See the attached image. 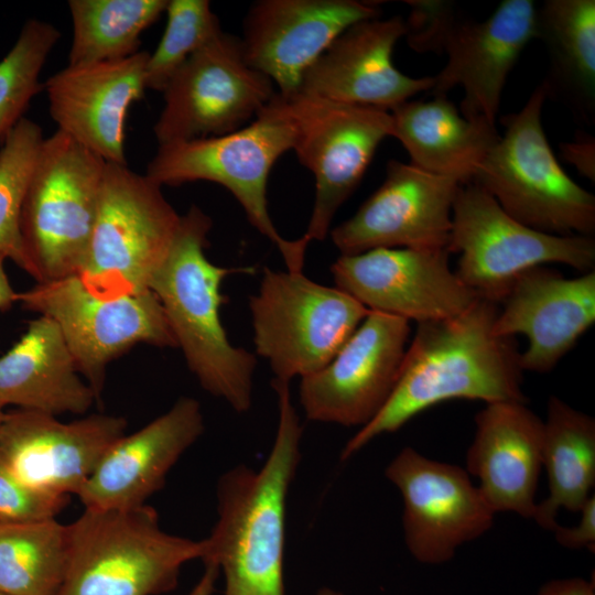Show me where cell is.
Instances as JSON below:
<instances>
[{"label":"cell","mask_w":595,"mask_h":595,"mask_svg":"<svg viewBox=\"0 0 595 595\" xmlns=\"http://www.w3.org/2000/svg\"><path fill=\"white\" fill-rule=\"evenodd\" d=\"M498 310L499 304L479 299L457 316L418 323L390 398L347 441L340 461L447 400L527 402L516 337L494 333Z\"/></svg>","instance_id":"1"},{"label":"cell","mask_w":595,"mask_h":595,"mask_svg":"<svg viewBox=\"0 0 595 595\" xmlns=\"http://www.w3.org/2000/svg\"><path fill=\"white\" fill-rule=\"evenodd\" d=\"M278 424L264 463L236 465L216 484L217 520L204 541L203 563L224 575L225 595H285L286 502L301 461L303 428L290 383L272 380Z\"/></svg>","instance_id":"2"},{"label":"cell","mask_w":595,"mask_h":595,"mask_svg":"<svg viewBox=\"0 0 595 595\" xmlns=\"http://www.w3.org/2000/svg\"><path fill=\"white\" fill-rule=\"evenodd\" d=\"M212 225L199 207H190L149 289L159 299L176 346L201 387L234 411L245 413L252 404L257 359L227 336L220 320V309L227 302L221 284L231 273L252 270L220 267L206 257Z\"/></svg>","instance_id":"3"},{"label":"cell","mask_w":595,"mask_h":595,"mask_svg":"<svg viewBox=\"0 0 595 595\" xmlns=\"http://www.w3.org/2000/svg\"><path fill=\"white\" fill-rule=\"evenodd\" d=\"M68 556L58 595H160L173 591L181 569L201 560L204 541L171 534L148 505L84 509L67 524Z\"/></svg>","instance_id":"4"},{"label":"cell","mask_w":595,"mask_h":595,"mask_svg":"<svg viewBox=\"0 0 595 595\" xmlns=\"http://www.w3.org/2000/svg\"><path fill=\"white\" fill-rule=\"evenodd\" d=\"M294 131L273 97L249 125L232 132L159 145L145 176L161 187L208 181L227 188L252 227L280 251L286 270L302 271L309 241L286 239L268 210L267 182L277 160L292 150Z\"/></svg>","instance_id":"5"},{"label":"cell","mask_w":595,"mask_h":595,"mask_svg":"<svg viewBox=\"0 0 595 595\" xmlns=\"http://www.w3.org/2000/svg\"><path fill=\"white\" fill-rule=\"evenodd\" d=\"M549 86H538L520 111L505 117V133L472 177L513 219L556 236H593L595 196L558 162L543 131Z\"/></svg>","instance_id":"6"},{"label":"cell","mask_w":595,"mask_h":595,"mask_svg":"<svg viewBox=\"0 0 595 595\" xmlns=\"http://www.w3.org/2000/svg\"><path fill=\"white\" fill-rule=\"evenodd\" d=\"M106 163L60 130L44 138L20 217L36 282L78 273L96 221Z\"/></svg>","instance_id":"7"},{"label":"cell","mask_w":595,"mask_h":595,"mask_svg":"<svg viewBox=\"0 0 595 595\" xmlns=\"http://www.w3.org/2000/svg\"><path fill=\"white\" fill-rule=\"evenodd\" d=\"M181 217L160 185L128 165L107 162L96 221L76 275L90 292L105 298L150 290Z\"/></svg>","instance_id":"8"},{"label":"cell","mask_w":595,"mask_h":595,"mask_svg":"<svg viewBox=\"0 0 595 595\" xmlns=\"http://www.w3.org/2000/svg\"><path fill=\"white\" fill-rule=\"evenodd\" d=\"M249 310L257 355L268 361L274 380L289 383L324 368L370 312L302 271L269 268Z\"/></svg>","instance_id":"9"},{"label":"cell","mask_w":595,"mask_h":595,"mask_svg":"<svg viewBox=\"0 0 595 595\" xmlns=\"http://www.w3.org/2000/svg\"><path fill=\"white\" fill-rule=\"evenodd\" d=\"M448 250L459 253L455 270L459 280L480 299L497 304L528 269L547 263L583 273L595 269L592 236H556L529 228L473 182L457 188Z\"/></svg>","instance_id":"10"},{"label":"cell","mask_w":595,"mask_h":595,"mask_svg":"<svg viewBox=\"0 0 595 595\" xmlns=\"http://www.w3.org/2000/svg\"><path fill=\"white\" fill-rule=\"evenodd\" d=\"M18 302L56 324L97 399L109 363L137 344L177 348L163 307L151 290L105 298L90 292L74 274L37 282L19 293Z\"/></svg>","instance_id":"11"},{"label":"cell","mask_w":595,"mask_h":595,"mask_svg":"<svg viewBox=\"0 0 595 595\" xmlns=\"http://www.w3.org/2000/svg\"><path fill=\"white\" fill-rule=\"evenodd\" d=\"M274 101L294 131L292 150L315 180L311 218L303 237L323 240L338 208L360 183L381 141L392 136L390 111L295 91Z\"/></svg>","instance_id":"12"},{"label":"cell","mask_w":595,"mask_h":595,"mask_svg":"<svg viewBox=\"0 0 595 595\" xmlns=\"http://www.w3.org/2000/svg\"><path fill=\"white\" fill-rule=\"evenodd\" d=\"M162 93L153 126L159 145L232 132L275 94L271 79L245 61L240 39L225 32L191 55Z\"/></svg>","instance_id":"13"},{"label":"cell","mask_w":595,"mask_h":595,"mask_svg":"<svg viewBox=\"0 0 595 595\" xmlns=\"http://www.w3.org/2000/svg\"><path fill=\"white\" fill-rule=\"evenodd\" d=\"M410 332L409 321L370 311L324 368L301 378L305 416L359 429L369 423L396 387Z\"/></svg>","instance_id":"14"},{"label":"cell","mask_w":595,"mask_h":595,"mask_svg":"<svg viewBox=\"0 0 595 595\" xmlns=\"http://www.w3.org/2000/svg\"><path fill=\"white\" fill-rule=\"evenodd\" d=\"M385 476L400 491L407 549L423 564L450 561L458 547L487 532L495 512L465 468L403 447Z\"/></svg>","instance_id":"15"},{"label":"cell","mask_w":595,"mask_h":595,"mask_svg":"<svg viewBox=\"0 0 595 595\" xmlns=\"http://www.w3.org/2000/svg\"><path fill=\"white\" fill-rule=\"evenodd\" d=\"M447 249L377 248L340 255L331 268L336 288L366 309L415 321L457 316L480 298L448 264Z\"/></svg>","instance_id":"16"},{"label":"cell","mask_w":595,"mask_h":595,"mask_svg":"<svg viewBox=\"0 0 595 595\" xmlns=\"http://www.w3.org/2000/svg\"><path fill=\"white\" fill-rule=\"evenodd\" d=\"M462 183L390 160L382 184L350 218L331 229L332 241L342 255L377 248L448 250L452 206Z\"/></svg>","instance_id":"17"},{"label":"cell","mask_w":595,"mask_h":595,"mask_svg":"<svg viewBox=\"0 0 595 595\" xmlns=\"http://www.w3.org/2000/svg\"><path fill=\"white\" fill-rule=\"evenodd\" d=\"M126 428V419L116 415L96 413L62 422L52 414L19 409L4 414L0 454L29 487L77 496Z\"/></svg>","instance_id":"18"},{"label":"cell","mask_w":595,"mask_h":595,"mask_svg":"<svg viewBox=\"0 0 595 595\" xmlns=\"http://www.w3.org/2000/svg\"><path fill=\"white\" fill-rule=\"evenodd\" d=\"M379 14V4L370 1H256L244 21V58L269 77L280 95H290L299 90L306 69L339 34Z\"/></svg>","instance_id":"19"},{"label":"cell","mask_w":595,"mask_h":595,"mask_svg":"<svg viewBox=\"0 0 595 595\" xmlns=\"http://www.w3.org/2000/svg\"><path fill=\"white\" fill-rule=\"evenodd\" d=\"M150 53L121 60L69 65L43 84L57 130L106 162L128 165L125 126L129 109L143 98Z\"/></svg>","instance_id":"20"},{"label":"cell","mask_w":595,"mask_h":595,"mask_svg":"<svg viewBox=\"0 0 595 595\" xmlns=\"http://www.w3.org/2000/svg\"><path fill=\"white\" fill-rule=\"evenodd\" d=\"M594 322L595 270L566 278L539 266L516 278L499 303L493 328L498 336L524 335L521 369L548 372Z\"/></svg>","instance_id":"21"},{"label":"cell","mask_w":595,"mask_h":595,"mask_svg":"<svg viewBox=\"0 0 595 595\" xmlns=\"http://www.w3.org/2000/svg\"><path fill=\"white\" fill-rule=\"evenodd\" d=\"M404 33L401 17L353 24L306 69L298 91L387 111L430 91L434 76L410 77L392 62L393 47Z\"/></svg>","instance_id":"22"},{"label":"cell","mask_w":595,"mask_h":595,"mask_svg":"<svg viewBox=\"0 0 595 595\" xmlns=\"http://www.w3.org/2000/svg\"><path fill=\"white\" fill-rule=\"evenodd\" d=\"M205 430L201 403L181 397L140 430L121 436L77 495L85 509L126 510L147 505Z\"/></svg>","instance_id":"23"},{"label":"cell","mask_w":595,"mask_h":595,"mask_svg":"<svg viewBox=\"0 0 595 595\" xmlns=\"http://www.w3.org/2000/svg\"><path fill=\"white\" fill-rule=\"evenodd\" d=\"M537 8L531 0H504L484 21L462 20L434 76L432 96L461 86V113L496 127L502 90L526 45L536 37Z\"/></svg>","instance_id":"24"},{"label":"cell","mask_w":595,"mask_h":595,"mask_svg":"<svg viewBox=\"0 0 595 595\" xmlns=\"http://www.w3.org/2000/svg\"><path fill=\"white\" fill-rule=\"evenodd\" d=\"M543 421L527 402L497 401L475 415L466 472L490 509L532 519L542 469Z\"/></svg>","instance_id":"25"},{"label":"cell","mask_w":595,"mask_h":595,"mask_svg":"<svg viewBox=\"0 0 595 595\" xmlns=\"http://www.w3.org/2000/svg\"><path fill=\"white\" fill-rule=\"evenodd\" d=\"M97 400L56 324L39 316L0 357V405L52 415L84 414Z\"/></svg>","instance_id":"26"},{"label":"cell","mask_w":595,"mask_h":595,"mask_svg":"<svg viewBox=\"0 0 595 595\" xmlns=\"http://www.w3.org/2000/svg\"><path fill=\"white\" fill-rule=\"evenodd\" d=\"M390 113L391 137L408 151L410 163L463 183L472 181L500 137L495 126L466 119L445 95L407 100Z\"/></svg>","instance_id":"27"},{"label":"cell","mask_w":595,"mask_h":595,"mask_svg":"<svg viewBox=\"0 0 595 595\" xmlns=\"http://www.w3.org/2000/svg\"><path fill=\"white\" fill-rule=\"evenodd\" d=\"M542 467L549 495L532 519L553 531L559 510L580 512L595 485V420L555 396L548 400L543 421Z\"/></svg>","instance_id":"28"},{"label":"cell","mask_w":595,"mask_h":595,"mask_svg":"<svg viewBox=\"0 0 595 595\" xmlns=\"http://www.w3.org/2000/svg\"><path fill=\"white\" fill-rule=\"evenodd\" d=\"M536 37L544 43L552 64L545 84H555L587 116L595 104V1H544L537 9Z\"/></svg>","instance_id":"29"},{"label":"cell","mask_w":595,"mask_h":595,"mask_svg":"<svg viewBox=\"0 0 595 595\" xmlns=\"http://www.w3.org/2000/svg\"><path fill=\"white\" fill-rule=\"evenodd\" d=\"M73 24L68 64L129 57L140 35L165 11L167 0H69Z\"/></svg>","instance_id":"30"},{"label":"cell","mask_w":595,"mask_h":595,"mask_svg":"<svg viewBox=\"0 0 595 595\" xmlns=\"http://www.w3.org/2000/svg\"><path fill=\"white\" fill-rule=\"evenodd\" d=\"M67 556V524L56 518L0 523V592L58 595Z\"/></svg>","instance_id":"31"},{"label":"cell","mask_w":595,"mask_h":595,"mask_svg":"<svg viewBox=\"0 0 595 595\" xmlns=\"http://www.w3.org/2000/svg\"><path fill=\"white\" fill-rule=\"evenodd\" d=\"M43 141L42 128L23 117L0 147V253L30 275L20 217Z\"/></svg>","instance_id":"32"},{"label":"cell","mask_w":595,"mask_h":595,"mask_svg":"<svg viewBox=\"0 0 595 595\" xmlns=\"http://www.w3.org/2000/svg\"><path fill=\"white\" fill-rule=\"evenodd\" d=\"M60 39L61 32L53 24L30 19L0 61V147L24 117L33 97L43 90L39 77Z\"/></svg>","instance_id":"33"},{"label":"cell","mask_w":595,"mask_h":595,"mask_svg":"<svg viewBox=\"0 0 595 595\" xmlns=\"http://www.w3.org/2000/svg\"><path fill=\"white\" fill-rule=\"evenodd\" d=\"M165 12L164 33L144 72L145 88L158 91L191 55L223 32L207 0H167Z\"/></svg>","instance_id":"34"},{"label":"cell","mask_w":595,"mask_h":595,"mask_svg":"<svg viewBox=\"0 0 595 595\" xmlns=\"http://www.w3.org/2000/svg\"><path fill=\"white\" fill-rule=\"evenodd\" d=\"M410 13L404 20V36L418 53H444L456 28L463 20L452 1L407 0Z\"/></svg>","instance_id":"35"},{"label":"cell","mask_w":595,"mask_h":595,"mask_svg":"<svg viewBox=\"0 0 595 595\" xmlns=\"http://www.w3.org/2000/svg\"><path fill=\"white\" fill-rule=\"evenodd\" d=\"M69 497L41 493L25 485L0 454V523H24L56 518Z\"/></svg>","instance_id":"36"},{"label":"cell","mask_w":595,"mask_h":595,"mask_svg":"<svg viewBox=\"0 0 595 595\" xmlns=\"http://www.w3.org/2000/svg\"><path fill=\"white\" fill-rule=\"evenodd\" d=\"M581 519L574 527H562L558 524L554 532L559 544L569 549H584L594 552L595 549V496L592 495L584 504Z\"/></svg>","instance_id":"37"},{"label":"cell","mask_w":595,"mask_h":595,"mask_svg":"<svg viewBox=\"0 0 595 595\" xmlns=\"http://www.w3.org/2000/svg\"><path fill=\"white\" fill-rule=\"evenodd\" d=\"M562 160L573 165L584 177L595 181V139L592 136L576 137L574 141L559 145Z\"/></svg>","instance_id":"38"},{"label":"cell","mask_w":595,"mask_h":595,"mask_svg":"<svg viewBox=\"0 0 595 595\" xmlns=\"http://www.w3.org/2000/svg\"><path fill=\"white\" fill-rule=\"evenodd\" d=\"M537 595H595L594 581L581 577L552 580L544 583Z\"/></svg>","instance_id":"39"},{"label":"cell","mask_w":595,"mask_h":595,"mask_svg":"<svg viewBox=\"0 0 595 595\" xmlns=\"http://www.w3.org/2000/svg\"><path fill=\"white\" fill-rule=\"evenodd\" d=\"M219 574L214 563L205 562L202 576L187 595H213Z\"/></svg>","instance_id":"40"},{"label":"cell","mask_w":595,"mask_h":595,"mask_svg":"<svg viewBox=\"0 0 595 595\" xmlns=\"http://www.w3.org/2000/svg\"><path fill=\"white\" fill-rule=\"evenodd\" d=\"M7 257L0 253V310L10 307L18 302L19 293L12 288L6 272L4 262Z\"/></svg>","instance_id":"41"},{"label":"cell","mask_w":595,"mask_h":595,"mask_svg":"<svg viewBox=\"0 0 595 595\" xmlns=\"http://www.w3.org/2000/svg\"><path fill=\"white\" fill-rule=\"evenodd\" d=\"M315 595H343V594L336 589L325 586V587L320 588Z\"/></svg>","instance_id":"42"},{"label":"cell","mask_w":595,"mask_h":595,"mask_svg":"<svg viewBox=\"0 0 595 595\" xmlns=\"http://www.w3.org/2000/svg\"><path fill=\"white\" fill-rule=\"evenodd\" d=\"M4 414H6V412L3 411V408L0 405V425H1L2 421H3Z\"/></svg>","instance_id":"43"},{"label":"cell","mask_w":595,"mask_h":595,"mask_svg":"<svg viewBox=\"0 0 595 595\" xmlns=\"http://www.w3.org/2000/svg\"><path fill=\"white\" fill-rule=\"evenodd\" d=\"M0 595H8V594L0 592Z\"/></svg>","instance_id":"44"}]
</instances>
